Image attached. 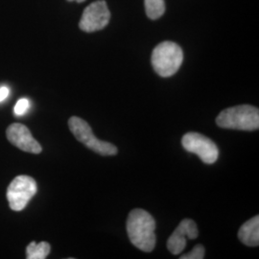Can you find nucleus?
<instances>
[{
  "label": "nucleus",
  "mask_w": 259,
  "mask_h": 259,
  "mask_svg": "<svg viewBox=\"0 0 259 259\" xmlns=\"http://www.w3.org/2000/svg\"><path fill=\"white\" fill-rule=\"evenodd\" d=\"M156 222L154 217L144 209L136 208L130 212L127 232L130 241L140 250L150 252L156 246Z\"/></svg>",
  "instance_id": "obj_1"
},
{
  "label": "nucleus",
  "mask_w": 259,
  "mask_h": 259,
  "mask_svg": "<svg viewBox=\"0 0 259 259\" xmlns=\"http://www.w3.org/2000/svg\"><path fill=\"white\" fill-rule=\"evenodd\" d=\"M216 123L224 129L255 131L259 128V111L250 105L228 108L221 111Z\"/></svg>",
  "instance_id": "obj_2"
},
{
  "label": "nucleus",
  "mask_w": 259,
  "mask_h": 259,
  "mask_svg": "<svg viewBox=\"0 0 259 259\" xmlns=\"http://www.w3.org/2000/svg\"><path fill=\"white\" fill-rule=\"evenodd\" d=\"M151 61L157 74L167 78L179 70L184 61V53L175 42L163 41L153 50Z\"/></svg>",
  "instance_id": "obj_3"
},
{
  "label": "nucleus",
  "mask_w": 259,
  "mask_h": 259,
  "mask_svg": "<svg viewBox=\"0 0 259 259\" xmlns=\"http://www.w3.org/2000/svg\"><path fill=\"white\" fill-rule=\"evenodd\" d=\"M68 127L78 141L96 154L101 156H114L118 153V150L113 144L97 139L89 123L82 118L77 116L70 117Z\"/></svg>",
  "instance_id": "obj_4"
},
{
  "label": "nucleus",
  "mask_w": 259,
  "mask_h": 259,
  "mask_svg": "<svg viewBox=\"0 0 259 259\" xmlns=\"http://www.w3.org/2000/svg\"><path fill=\"white\" fill-rule=\"evenodd\" d=\"M37 191V183L32 177H16L8 186L6 194L11 209L14 211L23 210Z\"/></svg>",
  "instance_id": "obj_5"
},
{
  "label": "nucleus",
  "mask_w": 259,
  "mask_h": 259,
  "mask_svg": "<svg viewBox=\"0 0 259 259\" xmlns=\"http://www.w3.org/2000/svg\"><path fill=\"white\" fill-rule=\"evenodd\" d=\"M183 147L197 155L206 164H212L219 157V150L211 139L199 133H187L182 139Z\"/></svg>",
  "instance_id": "obj_6"
},
{
  "label": "nucleus",
  "mask_w": 259,
  "mask_h": 259,
  "mask_svg": "<svg viewBox=\"0 0 259 259\" xmlns=\"http://www.w3.org/2000/svg\"><path fill=\"white\" fill-rule=\"evenodd\" d=\"M111 19V13L104 0H98L89 5L84 11L79 27L88 33H93L106 27Z\"/></svg>",
  "instance_id": "obj_7"
},
{
  "label": "nucleus",
  "mask_w": 259,
  "mask_h": 259,
  "mask_svg": "<svg viewBox=\"0 0 259 259\" xmlns=\"http://www.w3.org/2000/svg\"><path fill=\"white\" fill-rule=\"evenodd\" d=\"M6 137L14 146L23 152L39 154L42 151L41 145L33 138L30 130L23 124H11L6 130Z\"/></svg>",
  "instance_id": "obj_8"
},
{
  "label": "nucleus",
  "mask_w": 259,
  "mask_h": 259,
  "mask_svg": "<svg viewBox=\"0 0 259 259\" xmlns=\"http://www.w3.org/2000/svg\"><path fill=\"white\" fill-rule=\"evenodd\" d=\"M198 234L199 232L196 223L190 219H185L169 237L167 241V249L172 254H180L185 250L186 239H196Z\"/></svg>",
  "instance_id": "obj_9"
},
{
  "label": "nucleus",
  "mask_w": 259,
  "mask_h": 259,
  "mask_svg": "<svg viewBox=\"0 0 259 259\" xmlns=\"http://www.w3.org/2000/svg\"><path fill=\"white\" fill-rule=\"evenodd\" d=\"M238 238L243 244L249 247H257L259 245V216L252 217L245 223L238 232Z\"/></svg>",
  "instance_id": "obj_10"
},
{
  "label": "nucleus",
  "mask_w": 259,
  "mask_h": 259,
  "mask_svg": "<svg viewBox=\"0 0 259 259\" xmlns=\"http://www.w3.org/2000/svg\"><path fill=\"white\" fill-rule=\"evenodd\" d=\"M51 247L47 242H31L26 248V258L27 259H46L50 253Z\"/></svg>",
  "instance_id": "obj_11"
},
{
  "label": "nucleus",
  "mask_w": 259,
  "mask_h": 259,
  "mask_svg": "<svg viewBox=\"0 0 259 259\" xmlns=\"http://www.w3.org/2000/svg\"><path fill=\"white\" fill-rule=\"evenodd\" d=\"M145 11L149 19H157L165 12L164 0H145Z\"/></svg>",
  "instance_id": "obj_12"
},
{
  "label": "nucleus",
  "mask_w": 259,
  "mask_h": 259,
  "mask_svg": "<svg viewBox=\"0 0 259 259\" xmlns=\"http://www.w3.org/2000/svg\"><path fill=\"white\" fill-rule=\"evenodd\" d=\"M29 108H30L29 100L26 98H21L16 104L15 109H14V113L19 117V116H22L27 112Z\"/></svg>",
  "instance_id": "obj_13"
},
{
  "label": "nucleus",
  "mask_w": 259,
  "mask_h": 259,
  "mask_svg": "<svg viewBox=\"0 0 259 259\" xmlns=\"http://www.w3.org/2000/svg\"><path fill=\"white\" fill-rule=\"evenodd\" d=\"M204 257V248L202 245L195 246L194 249L189 251L188 253H185V255H182L181 259H203Z\"/></svg>",
  "instance_id": "obj_14"
},
{
  "label": "nucleus",
  "mask_w": 259,
  "mask_h": 259,
  "mask_svg": "<svg viewBox=\"0 0 259 259\" xmlns=\"http://www.w3.org/2000/svg\"><path fill=\"white\" fill-rule=\"evenodd\" d=\"M10 94V90L8 87H1L0 88V103L3 102L8 98Z\"/></svg>",
  "instance_id": "obj_15"
},
{
  "label": "nucleus",
  "mask_w": 259,
  "mask_h": 259,
  "mask_svg": "<svg viewBox=\"0 0 259 259\" xmlns=\"http://www.w3.org/2000/svg\"><path fill=\"white\" fill-rule=\"evenodd\" d=\"M68 1H76V2H83L84 0H68Z\"/></svg>",
  "instance_id": "obj_16"
}]
</instances>
